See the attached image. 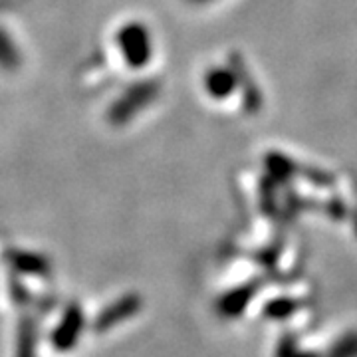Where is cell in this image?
I'll list each match as a JSON object with an SVG mask.
<instances>
[{"instance_id": "6da1fadb", "label": "cell", "mask_w": 357, "mask_h": 357, "mask_svg": "<svg viewBox=\"0 0 357 357\" xmlns=\"http://www.w3.org/2000/svg\"><path fill=\"white\" fill-rule=\"evenodd\" d=\"M79 328H82L79 312H77V310H72V312L66 316L64 321H62V326L58 328V332L54 333V345H56V347H60V349L70 347V345L74 344V340H76Z\"/></svg>"}, {"instance_id": "7a4b0ae2", "label": "cell", "mask_w": 357, "mask_h": 357, "mask_svg": "<svg viewBox=\"0 0 357 357\" xmlns=\"http://www.w3.org/2000/svg\"><path fill=\"white\" fill-rule=\"evenodd\" d=\"M135 307H137V300H135V298H126L121 304H115L114 307H109V310L103 314L102 318H100V321H98L100 330H102V328H109V326H114L117 319L128 318L129 314H133V312H135Z\"/></svg>"}]
</instances>
